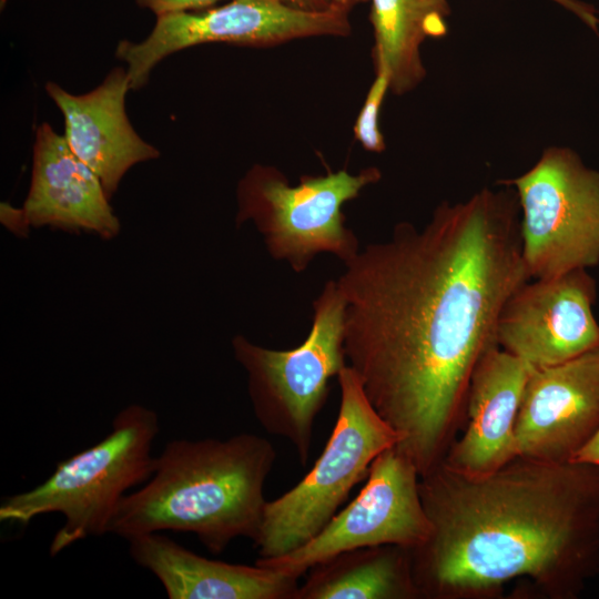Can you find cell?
I'll return each mask as SVG.
<instances>
[{
  "mask_svg": "<svg viewBox=\"0 0 599 599\" xmlns=\"http://www.w3.org/2000/svg\"><path fill=\"white\" fill-rule=\"evenodd\" d=\"M597 282L587 270L530 278L506 301L497 345L531 368L558 365L599 347Z\"/></svg>",
  "mask_w": 599,
  "mask_h": 599,
  "instance_id": "8fae6325",
  "label": "cell"
},
{
  "mask_svg": "<svg viewBox=\"0 0 599 599\" xmlns=\"http://www.w3.org/2000/svg\"><path fill=\"white\" fill-rule=\"evenodd\" d=\"M375 73L353 131L355 139L366 151L380 153L386 149V143L379 126V113L384 99L390 91V81L386 71L375 70Z\"/></svg>",
  "mask_w": 599,
  "mask_h": 599,
  "instance_id": "d6986e66",
  "label": "cell"
},
{
  "mask_svg": "<svg viewBox=\"0 0 599 599\" xmlns=\"http://www.w3.org/2000/svg\"><path fill=\"white\" fill-rule=\"evenodd\" d=\"M532 368L494 346L477 363L470 377L465 428L448 448L445 465L468 475H484L517 455L516 422Z\"/></svg>",
  "mask_w": 599,
  "mask_h": 599,
  "instance_id": "5bb4252c",
  "label": "cell"
},
{
  "mask_svg": "<svg viewBox=\"0 0 599 599\" xmlns=\"http://www.w3.org/2000/svg\"><path fill=\"white\" fill-rule=\"evenodd\" d=\"M380 179L378 167L367 166L355 174L341 169L303 175L291 184L276 166L256 163L237 183L235 224L252 222L268 254L295 273L306 271L322 253L345 264L361 246L343 207Z\"/></svg>",
  "mask_w": 599,
  "mask_h": 599,
  "instance_id": "8992f818",
  "label": "cell"
},
{
  "mask_svg": "<svg viewBox=\"0 0 599 599\" xmlns=\"http://www.w3.org/2000/svg\"><path fill=\"white\" fill-rule=\"evenodd\" d=\"M219 1L221 0H136V3L159 17L167 13L207 9Z\"/></svg>",
  "mask_w": 599,
  "mask_h": 599,
  "instance_id": "ffe728a7",
  "label": "cell"
},
{
  "mask_svg": "<svg viewBox=\"0 0 599 599\" xmlns=\"http://www.w3.org/2000/svg\"><path fill=\"white\" fill-rule=\"evenodd\" d=\"M295 599H420L410 549L383 545L335 555L307 571Z\"/></svg>",
  "mask_w": 599,
  "mask_h": 599,
  "instance_id": "e0dca14e",
  "label": "cell"
},
{
  "mask_svg": "<svg viewBox=\"0 0 599 599\" xmlns=\"http://www.w3.org/2000/svg\"><path fill=\"white\" fill-rule=\"evenodd\" d=\"M337 382L338 415L321 456L294 487L265 505L253 539L260 558L283 556L314 538L366 479L375 458L398 443L351 366L339 372Z\"/></svg>",
  "mask_w": 599,
  "mask_h": 599,
  "instance_id": "52a82bcc",
  "label": "cell"
},
{
  "mask_svg": "<svg viewBox=\"0 0 599 599\" xmlns=\"http://www.w3.org/2000/svg\"><path fill=\"white\" fill-rule=\"evenodd\" d=\"M432 525L410 549L420 599H490L524 579L573 599L599 573V466L517 456L468 475L443 461L420 476Z\"/></svg>",
  "mask_w": 599,
  "mask_h": 599,
  "instance_id": "7a4b0ae2",
  "label": "cell"
},
{
  "mask_svg": "<svg viewBox=\"0 0 599 599\" xmlns=\"http://www.w3.org/2000/svg\"><path fill=\"white\" fill-rule=\"evenodd\" d=\"M351 32L348 12L336 7L314 12L281 0H230L215 8L159 16L143 41H120L115 55L126 63L130 89L136 90L146 83L161 60L197 44L270 48L304 38L346 37Z\"/></svg>",
  "mask_w": 599,
  "mask_h": 599,
  "instance_id": "9c48e42d",
  "label": "cell"
},
{
  "mask_svg": "<svg viewBox=\"0 0 599 599\" xmlns=\"http://www.w3.org/2000/svg\"><path fill=\"white\" fill-rule=\"evenodd\" d=\"M572 461L589 463L599 466V430L590 441L575 456Z\"/></svg>",
  "mask_w": 599,
  "mask_h": 599,
  "instance_id": "603a6c76",
  "label": "cell"
},
{
  "mask_svg": "<svg viewBox=\"0 0 599 599\" xmlns=\"http://www.w3.org/2000/svg\"><path fill=\"white\" fill-rule=\"evenodd\" d=\"M45 90L63 114L69 148L97 174L110 200L133 165L159 158L158 149L135 132L126 115L131 89L125 69H113L84 94L74 95L53 82Z\"/></svg>",
  "mask_w": 599,
  "mask_h": 599,
  "instance_id": "4fadbf2b",
  "label": "cell"
},
{
  "mask_svg": "<svg viewBox=\"0 0 599 599\" xmlns=\"http://www.w3.org/2000/svg\"><path fill=\"white\" fill-rule=\"evenodd\" d=\"M275 460L273 444L253 433L171 440L154 456L151 477L123 497L109 534L126 541L151 532L193 534L213 555L236 538L253 541Z\"/></svg>",
  "mask_w": 599,
  "mask_h": 599,
  "instance_id": "3957f363",
  "label": "cell"
},
{
  "mask_svg": "<svg viewBox=\"0 0 599 599\" xmlns=\"http://www.w3.org/2000/svg\"><path fill=\"white\" fill-rule=\"evenodd\" d=\"M420 475L396 446L373 461L358 495L303 546L255 564L301 578L313 566L344 551L383 545L414 549L432 531L419 493Z\"/></svg>",
  "mask_w": 599,
  "mask_h": 599,
  "instance_id": "30bf717a",
  "label": "cell"
},
{
  "mask_svg": "<svg viewBox=\"0 0 599 599\" xmlns=\"http://www.w3.org/2000/svg\"><path fill=\"white\" fill-rule=\"evenodd\" d=\"M333 6L349 12L355 6L366 1V0H331Z\"/></svg>",
  "mask_w": 599,
  "mask_h": 599,
  "instance_id": "d4e9b609",
  "label": "cell"
},
{
  "mask_svg": "<svg viewBox=\"0 0 599 599\" xmlns=\"http://www.w3.org/2000/svg\"><path fill=\"white\" fill-rule=\"evenodd\" d=\"M305 339L273 349L243 335L232 338L236 362L247 375L255 418L271 435L286 439L302 466L311 453L315 420L327 402L329 380L347 365L344 349L345 298L337 281H327L312 303Z\"/></svg>",
  "mask_w": 599,
  "mask_h": 599,
  "instance_id": "5b68a950",
  "label": "cell"
},
{
  "mask_svg": "<svg viewBox=\"0 0 599 599\" xmlns=\"http://www.w3.org/2000/svg\"><path fill=\"white\" fill-rule=\"evenodd\" d=\"M519 211L514 190L443 202L423 229L400 222L361 248L336 280L347 365L420 476L456 439L501 308L530 280Z\"/></svg>",
  "mask_w": 599,
  "mask_h": 599,
  "instance_id": "6da1fadb",
  "label": "cell"
},
{
  "mask_svg": "<svg viewBox=\"0 0 599 599\" xmlns=\"http://www.w3.org/2000/svg\"><path fill=\"white\" fill-rule=\"evenodd\" d=\"M0 222L13 235L27 238L31 231V223L23 207H16L8 202L0 204Z\"/></svg>",
  "mask_w": 599,
  "mask_h": 599,
  "instance_id": "44dd1931",
  "label": "cell"
},
{
  "mask_svg": "<svg viewBox=\"0 0 599 599\" xmlns=\"http://www.w3.org/2000/svg\"><path fill=\"white\" fill-rule=\"evenodd\" d=\"M32 227L93 233L112 240L121 223L100 179L48 123L35 132L32 172L22 205Z\"/></svg>",
  "mask_w": 599,
  "mask_h": 599,
  "instance_id": "9a60e30c",
  "label": "cell"
},
{
  "mask_svg": "<svg viewBox=\"0 0 599 599\" xmlns=\"http://www.w3.org/2000/svg\"><path fill=\"white\" fill-rule=\"evenodd\" d=\"M128 542L133 561L158 578L170 599H295L300 586L294 575L209 559L162 532Z\"/></svg>",
  "mask_w": 599,
  "mask_h": 599,
  "instance_id": "2e32d148",
  "label": "cell"
},
{
  "mask_svg": "<svg viewBox=\"0 0 599 599\" xmlns=\"http://www.w3.org/2000/svg\"><path fill=\"white\" fill-rule=\"evenodd\" d=\"M290 6L300 8L307 11H326L332 9L334 6L331 0H281Z\"/></svg>",
  "mask_w": 599,
  "mask_h": 599,
  "instance_id": "cb8c5ba5",
  "label": "cell"
},
{
  "mask_svg": "<svg viewBox=\"0 0 599 599\" xmlns=\"http://www.w3.org/2000/svg\"><path fill=\"white\" fill-rule=\"evenodd\" d=\"M501 183L517 195L521 253L530 278L599 264V171L573 150L550 146L527 172Z\"/></svg>",
  "mask_w": 599,
  "mask_h": 599,
  "instance_id": "ba28073f",
  "label": "cell"
},
{
  "mask_svg": "<svg viewBox=\"0 0 599 599\" xmlns=\"http://www.w3.org/2000/svg\"><path fill=\"white\" fill-rule=\"evenodd\" d=\"M556 3L569 9L573 13H576L578 17H580L588 26H590L592 29H597V26L599 23V20L593 13L592 8L578 2L576 0H552Z\"/></svg>",
  "mask_w": 599,
  "mask_h": 599,
  "instance_id": "7402d4cb",
  "label": "cell"
},
{
  "mask_svg": "<svg viewBox=\"0 0 599 599\" xmlns=\"http://www.w3.org/2000/svg\"><path fill=\"white\" fill-rule=\"evenodd\" d=\"M159 432L153 409L140 404L124 407L100 441L59 461L38 486L2 498L0 520L27 526L38 516L62 515L63 524L49 547L51 557L80 540L109 534L123 497L152 475Z\"/></svg>",
  "mask_w": 599,
  "mask_h": 599,
  "instance_id": "277c9868",
  "label": "cell"
},
{
  "mask_svg": "<svg viewBox=\"0 0 599 599\" xmlns=\"http://www.w3.org/2000/svg\"><path fill=\"white\" fill-rule=\"evenodd\" d=\"M375 70L387 72L390 92L402 95L426 77L420 45L446 34L447 0H370Z\"/></svg>",
  "mask_w": 599,
  "mask_h": 599,
  "instance_id": "ac0fdd59",
  "label": "cell"
},
{
  "mask_svg": "<svg viewBox=\"0 0 599 599\" xmlns=\"http://www.w3.org/2000/svg\"><path fill=\"white\" fill-rule=\"evenodd\" d=\"M599 430V347L565 363L532 368L516 422L517 455L572 461Z\"/></svg>",
  "mask_w": 599,
  "mask_h": 599,
  "instance_id": "7c38bea8",
  "label": "cell"
}]
</instances>
